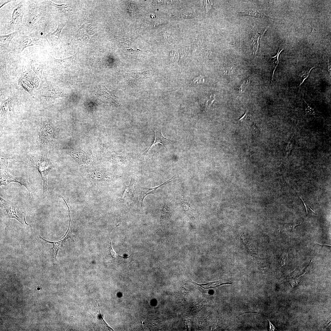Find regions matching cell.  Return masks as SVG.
Segmentation results:
<instances>
[{
    "label": "cell",
    "instance_id": "15",
    "mask_svg": "<svg viewBox=\"0 0 331 331\" xmlns=\"http://www.w3.org/2000/svg\"><path fill=\"white\" fill-rule=\"evenodd\" d=\"M49 4L57 8L65 15H71V7L67 4H63L60 5L57 4L51 1L49 2Z\"/></svg>",
    "mask_w": 331,
    "mask_h": 331
},
{
    "label": "cell",
    "instance_id": "7",
    "mask_svg": "<svg viewBox=\"0 0 331 331\" xmlns=\"http://www.w3.org/2000/svg\"><path fill=\"white\" fill-rule=\"evenodd\" d=\"M53 136L52 130L49 124L43 122L41 128L39 139L42 143L47 144L53 140Z\"/></svg>",
    "mask_w": 331,
    "mask_h": 331
},
{
    "label": "cell",
    "instance_id": "13",
    "mask_svg": "<svg viewBox=\"0 0 331 331\" xmlns=\"http://www.w3.org/2000/svg\"><path fill=\"white\" fill-rule=\"evenodd\" d=\"M266 30L262 34L260 32H256V33L255 32L254 33H251V39L253 54H256L258 50L259 47V40L260 39L261 36H263Z\"/></svg>",
    "mask_w": 331,
    "mask_h": 331
},
{
    "label": "cell",
    "instance_id": "21",
    "mask_svg": "<svg viewBox=\"0 0 331 331\" xmlns=\"http://www.w3.org/2000/svg\"><path fill=\"white\" fill-rule=\"evenodd\" d=\"M315 67H312L309 70H306L303 71L301 74V77L302 80L299 86H300L304 82L305 80L308 78L311 70L314 68Z\"/></svg>",
    "mask_w": 331,
    "mask_h": 331
},
{
    "label": "cell",
    "instance_id": "29",
    "mask_svg": "<svg viewBox=\"0 0 331 331\" xmlns=\"http://www.w3.org/2000/svg\"><path fill=\"white\" fill-rule=\"evenodd\" d=\"M302 223H299L294 224L291 225L289 226L288 229L290 230H293L294 228L297 225L301 224Z\"/></svg>",
    "mask_w": 331,
    "mask_h": 331
},
{
    "label": "cell",
    "instance_id": "24",
    "mask_svg": "<svg viewBox=\"0 0 331 331\" xmlns=\"http://www.w3.org/2000/svg\"><path fill=\"white\" fill-rule=\"evenodd\" d=\"M305 274V273H304L303 275H301L298 278L295 280H292L290 281V283H291V285L293 288L295 287L297 285L300 281V280L301 278L302 277L303 275H304Z\"/></svg>",
    "mask_w": 331,
    "mask_h": 331
},
{
    "label": "cell",
    "instance_id": "26",
    "mask_svg": "<svg viewBox=\"0 0 331 331\" xmlns=\"http://www.w3.org/2000/svg\"><path fill=\"white\" fill-rule=\"evenodd\" d=\"M193 82L194 83L200 84L204 82V78L201 76H199L194 78L193 80Z\"/></svg>",
    "mask_w": 331,
    "mask_h": 331
},
{
    "label": "cell",
    "instance_id": "22",
    "mask_svg": "<svg viewBox=\"0 0 331 331\" xmlns=\"http://www.w3.org/2000/svg\"><path fill=\"white\" fill-rule=\"evenodd\" d=\"M306 111L309 114L311 115H315V112L314 109L311 107L306 101L303 99Z\"/></svg>",
    "mask_w": 331,
    "mask_h": 331
},
{
    "label": "cell",
    "instance_id": "19",
    "mask_svg": "<svg viewBox=\"0 0 331 331\" xmlns=\"http://www.w3.org/2000/svg\"><path fill=\"white\" fill-rule=\"evenodd\" d=\"M226 283H229V281L225 280H220L211 282L205 284L200 285L204 288H206L214 287L222 284Z\"/></svg>",
    "mask_w": 331,
    "mask_h": 331
},
{
    "label": "cell",
    "instance_id": "30",
    "mask_svg": "<svg viewBox=\"0 0 331 331\" xmlns=\"http://www.w3.org/2000/svg\"><path fill=\"white\" fill-rule=\"evenodd\" d=\"M11 1H10H10H9V0H1H1H0V7L1 8L2 7L3 5H4L6 4V3H7L10 2H11Z\"/></svg>",
    "mask_w": 331,
    "mask_h": 331
},
{
    "label": "cell",
    "instance_id": "18",
    "mask_svg": "<svg viewBox=\"0 0 331 331\" xmlns=\"http://www.w3.org/2000/svg\"><path fill=\"white\" fill-rule=\"evenodd\" d=\"M240 14L249 15L255 16L256 17H262L263 16L262 14L257 8H249L246 11L240 12Z\"/></svg>",
    "mask_w": 331,
    "mask_h": 331
},
{
    "label": "cell",
    "instance_id": "27",
    "mask_svg": "<svg viewBox=\"0 0 331 331\" xmlns=\"http://www.w3.org/2000/svg\"><path fill=\"white\" fill-rule=\"evenodd\" d=\"M292 142L291 140L288 142L286 148V152L287 154H288L291 151L292 147Z\"/></svg>",
    "mask_w": 331,
    "mask_h": 331
},
{
    "label": "cell",
    "instance_id": "6",
    "mask_svg": "<svg viewBox=\"0 0 331 331\" xmlns=\"http://www.w3.org/2000/svg\"><path fill=\"white\" fill-rule=\"evenodd\" d=\"M29 24L31 27L37 25L41 21L42 12L40 8L31 3L29 4Z\"/></svg>",
    "mask_w": 331,
    "mask_h": 331
},
{
    "label": "cell",
    "instance_id": "4",
    "mask_svg": "<svg viewBox=\"0 0 331 331\" xmlns=\"http://www.w3.org/2000/svg\"><path fill=\"white\" fill-rule=\"evenodd\" d=\"M0 179V186H6L13 182H17L26 187L28 191L29 195L31 193V188L29 182L23 177L13 176L6 171L3 170H1Z\"/></svg>",
    "mask_w": 331,
    "mask_h": 331
},
{
    "label": "cell",
    "instance_id": "14",
    "mask_svg": "<svg viewBox=\"0 0 331 331\" xmlns=\"http://www.w3.org/2000/svg\"><path fill=\"white\" fill-rule=\"evenodd\" d=\"M241 237L249 252L253 256L256 257V251L251 240L247 236L244 234H241Z\"/></svg>",
    "mask_w": 331,
    "mask_h": 331
},
{
    "label": "cell",
    "instance_id": "28",
    "mask_svg": "<svg viewBox=\"0 0 331 331\" xmlns=\"http://www.w3.org/2000/svg\"><path fill=\"white\" fill-rule=\"evenodd\" d=\"M267 320L269 322V330L271 331L275 330H276L275 327L272 324L268 319H267Z\"/></svg>",
    "mask_w": 331,
    "mask_h": 331
},
{
    "label": "cell",
    "instance_id": "11",
    "mask_svg": "<svg viewBox=\"0 0 331 331\" xmlns=\"http://www.w3.org/2000/svg\"><path fill=\"white\" fill-rule=\"evenodd\" d=\"M175 177V176H173L169 180L155 187L150 188L141 187L139 198V201L142 207L143 208V199L147 195L150 194L154 193L158 188L172 181L174 179Z\"/></svg>",
    "mask_w": 331,
    "mask_h": 331
},
{
    "label": "cell",
    "instance_id": "3",
    "mask_svg": "<svg viewBox=\"0 0 331 331\" xmlns=\"http://www.w3.org/2000/svg\"><path fill=\"white\" fill-rule=\"evenodd\" d=\"M25 2H20L12 13L11 21L8 23V29H18L22 26V18L25 10Z\"/></svg>",
    "mask_w": 331,
    "mask_h": 331
},
{
    "label": "cell",
    "instance_id": "10",
    "mask_svg": "<svg viewBox=\"0 0 331 331\" xmlns=\"http://www.w3.org/2000/svg\"><path fill=\"white\" fill-rule=\"evenodd\" d=\"M69 223L68 229L66 234L60 240L58 241L55 242H49L46 240L40 237V238L46 243L51 244L52 245V256L53 259L55 260H56V257L58 250L62 247L67 238L68 237H70V235L71 234L70 233V223Z\"/></svg>",
    "mask_w": 331,
    "mask_h": 331
},
{
    "label": "cell",
    "instance_id": "32",
    "mask_svg": "<svg viewBox=\"0 0 331 331\" xmlns=\"http://www.w3.org/2000/svg\"><path fill=\"white\" fill-rule=\"evenodd\" d=\"M297 195H298V196H299V198H300V199H301V200H302V202H303V204H304V206H305V208H306V214H307V212H308V211H307V207H306V204H305V203H304V201L302 199V198H301V197H300V196H299V195H298V194H297Z\"/></svg>",
    "mask_w": 331,
    "mask_h": 331
},
{
    "label": "cell",
    "instance_id": "23",
    "mask_svg": "<svg viewBox=\"0 0 331 331\" xmlns=\"http://www.w3.org/2000/svg\"><path fill=\"white\" fill-rule=\"evenodd\" d=\"M251 118V116L250 115L248 112L245 111L244 115L238 120L241 122L249 120Z\"/></svg>",
    "mask_w": 331,
    "mask_h": 331
},
{
    "label": "cell",
    "instance_id": "25",
    "mask_svg": "<svg viewBox=\"0 0 331 331\" xmlns=\"http://www.w3.org/2000/svg\"><path fill=\"white\" fill-rule=\"evenodd\" d=\"M110 244H111V245L110 246V247H109V252H110L111 256L112 257V258L113 259H115L117 257L119 256L120 255H119L118 254H117L114 251V250L112 249V245H111V241H110Z\"/></svg>",
    "mask_w": 331,
    "mask_h": 331
},
{
    "label": "cell",
    "instance_id": "1",
    "mask_svg": "<svg viewBox=\"0 0 331 331\" xmlns=\"http://www.w3.org/2000/svg\"><path fill=\"white\" fill-rule=\"evenodd\" d=\"M31 165L36 169L40 175L43 186V193L48 191L47 175L52 168L51 162L48 157V152L36 155L30 159Z\"/></svg>",
    "mask_w": 331,
    "mask_h": 331
},
{
    "label": "cell",
    "instance_id": "34",
    "mask_svg": "<svg viewBox=\"0 0 331 331\" xmlns=\"http://www.w3.org/2000/svg\"><path fill=\"white\" fill-rule=\"evenodd\" d=\"M310 207V210H311V211H313V212H314V213H315V212H314V211H313V210H312V209H311V208H310V207Z\"/></svg>",
    "mask_w": 331,
    "mask_h": 331
},
{
    "label": "cell",
    "instance_id": "8",
    "mask_svg": "<svg viewBox=\"0 0 331 331\" xmlns=\"http://www.w3.org/2000/svg\"><path fill=\"white\" fill-rule=\"evenodd\" d=\"M66 24L59 25L56 30L54 32H49L45 36V38L50 46H55L61 42L60 38L61 32Z\"/></svg>",
    "mask_w": 331,
    "mask_h": 331
},
{
    "label": "cell",
    "instance_id": "12",
    "mask_svg": "<svg viewBox=\"0 0 331 331\" xmlns=\"http://www.w3.org/2000/svg\"><path fill=\"white\" fill-rule=\"evenodd\" d=\"M18 33V31H15L7 35L0 36L1 51L9 50V44L12 39L17 35Z\"/></svg>",
    "mask_w": 331,
    "mask_h": 331
},
{
    "label": "cell",
    "instance_id": "20",
    "mask_svg": "<svg viewBox=\"0 0 331 331\" xmlns=\"http://www.w3.org/2000/svg\"><path fill=\"white\" fill-rule=\"evenodd\" d=\"M250 82V79L248 78L244 80L241 83L239 89V92L240 93H243L249 86Z\"/></svg>",
    "mask_w": 331,
    "mask_h": 331
},
{
    "label": "cell",
    "instance_id": "17",
    "mask_svg": "<svg viewBox=\"0 0 331 331\" xmlns=\"http://www.w3.org/2000/svg\"><path fill=\"white\" fill-rule=\"evenodd\" d=\"M283 50L282 49L280 51V49L278 50L277 54L274 56L271 57L272 64V75L271 82L273 79L274 74L275 71L276 70L279 63V57L280 53Z\"/></svg>",
    "mask_w": 331,
    "mask_h": 331
},
{
    "label": "cell",
    "instance_id": "5",
    "mask_svg": "<svg viewBox=\"0 0 331 331\" xmlns=\"http://www.w3.org/2000/svg\"><path fill=\"white\" fill-rule=\"evenodd\" d=\"M39 39L36 36L32 35L21 36L16 40L14 46V50L17 52H21L25 48L38 43Z\"/></svg>",
    "mask_w": 331,
    "mask_h": 331
},
{
    "label": "cell",
    "instance_id": "2",
    "mask_svg": "<svg viewBox=\"0 0 331 331\" xmlns=\"http://www.w3.org/2000/svg\"><path fill=\"white\" fill-rule=\"evenodd\" d=\"M2 207L6 212L8 217L15 219L23 225L28 224L25 221V216L23 209L14 202L5 200L0 197Z\"/></svg>",
    "mask_w": 331,
    "mask_h": 331
},
{
    "label": "cell",
    "instance_id": "9",
    "mask_svg": "<svg viewBox=\"0 0 331 331\" xmlns=\"http://www.w3.org/2000/svg\"><path fill=\"white\" fill-rule=\"evenodd\" d=\"M154 133V140L152 144L142 154L144 158L146 155L150 150L151 148L158 143H160L166 148V145L168 143L169 141H171L163 136L160 129L154 130H153Z\"/></svg>",
    "mask_w": 331,
    "mask_h": 331
},
{
    "label": "cell",
    "instance_id": "16",
    "mask_svg": "<svg viewBox=\"0 0 331 331\" xmlns=\"http://www.w3.org/2000/svg\"><path fill=\"white\" fill-rule=\"evenodd\" d=\"M133 189V184L131 180L130 184L126 186L124 191L123 194L121 197V200H124L130 198L132 195V191Z\"/></svg>",
    "mask_w": 331,
    "mask_h": 331
},
{
    "label": "cell",
    "instance_id": "31",
    "mask_svg": "<svg viewBox=\"0 0 331 331\" xmlns=\"http://www.w3.org/2000/svg\"><path fill=\"white\" fill-rule=\"evenodd\" d=\"M287 255H285L283 256L282 257V260L281 261V263L282 266L284 265L285 264V262L286 261V258Z\"/></svg>",
    "mask_w": 331,
    "mask_h": 331
},
{
    "label": "cell",
    "instance_id": "33",
    "mask_svg": "<svg viewBox=\"0 0 331 331\" xmlns=\"http://www.w3.org/2000/svg\"><path fill=\"white\" fill-rule=\"evenodd\" d=\"M127 5H128V6L129 7L130 10L131 12H132V7H131V4H130V3H127Z\"/></svg>",
    "mask_w": 331,
    "mask_h": 331
}]
</instances>
